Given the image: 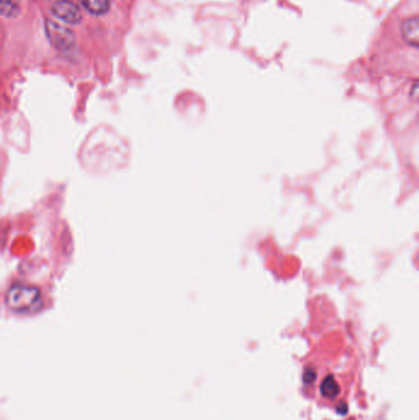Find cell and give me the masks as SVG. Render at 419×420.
Returning a JSON list of instances; mask_svg holds the SVG:
<instances>
[{"mask_svg":"<svg viewBox=\"0 0 419 420\" xmlns=\"http://www.w3.org/2000/svg\"><path fill=\"white\" fill-rule=\"evenodd\" d=\"M52 14L68 25H78L81 22L79 6L69 0H58L51 8Z\"/></svg>","mask_w":419,"mask_h":420,"instance_id":"cell-3","label":"cell"},{"mask_svg":"<svg viewBox=\"0 0 419 420\" xmlns=\"http://www.w3.org/2000/svg\"><path fill=\"white\" fill-rule=\"evenodd\" d=\"M333 387H337V385L335 384V381L332 380L331 377L328 379H326L325 382H324V387H322V391H324V395H335L337 392L333 391Z\"/></svg>","mask_w":419,"mask_h":420,"instance_id":"cell-7","label":"cell"},{"mask_svg":"<svg viewBox=\"0 0 419 420\" xmlns=\"http://www.w3.org/2000/svg\"><path fill=\"white\" fill-rule=\"evenodd\" d=\"M81 4L86 11L93 15H105L109 11L111 1L109 0H83Z\"/></svg>","mask_w":419,"mask_h":420,"instance_id":"cell-5","label":"cell"},{"mask_svg":"<svg viewBox=\"0 0 419 420\" xmlns=\"http://www.w3.org/2000/svg\"><path fill=\"white\" fill-rule=\"evenodd\" d=\"M45 31L52 47L60 53H72L77 48L74 31L51 19L46 20Z\"/></svg>","mask_w":419,"mask_h":420,"instance_id":"cell-2","label":"cell"},{"mask_svg":"<svg viewBox=\"0 0 419 420\" xmlns=\"http://www.w3.org/2000/svg\"><path fill=\"white\" fill-rule=\"evenodd\" d=\"M6 304L13 312L30 313L40 309L42 294L39 287L26 284H14L6 292Z\"/></svg>","mask_w":419,"mask_h":420,"instance_id":"cell-1","label":"cell"},{"mask_svg":"<svg viewBox=\"0 0 419 420\" xmlns=\"http://www.w3.org/2000/svg\"><path fill=\"white\" fill-rule=\"evenodd\" d=\"M20 0H0V15L6 19H15L20 15Z\"/></svg>","mask_w":419,"mask_h":420,"instance_id":"cell-6","label":"cell"},{"mask_svg":"<svg viewBox=\"0 0 419 420\" xmlns=\"http://www.w3.org/2000/svg\"><path fill=\"white\" fill-rule=\"evenodd\" d=\"M401 35L407 45L418 48L419 47V18L417 15L409 16L404 19L401 25Z\"/></svg>","mask_w":419,"mask_h":420,"instance_id":"cell-4","label":"cell"}]
</instances>
